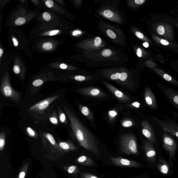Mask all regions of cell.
<instances>
[{"mask_svg":"<svg viewBox=\"0 0 178 178\" xmlns=\"http://www.w3.org/2000/svg\"><path fill=\"white\" fill-rule=\"evenodd\" d=\"M110 160L116 166L129 168H140L141 167L138 162L134 160L124 158L121 157H111Z\"/></svg>","mask_w":178,"mask_h":178,"instance_id":"30bf717a","label":"cell"},{"mask_svg":"<svg viewBox=\"0 0 178 178\" xmlns=\"http://www.w3.org/2000/svg\"><path fill=\"white\" fill-rule=\"evenodd\" d=\"M135 35L139 38L143 39L144 38L143 35L139 31H137L135 32Z\"/></svg>","mask_w":178,"mask_h":178,"instance_id":"ab89813d","label":"cell"},{"mask_svg":"<svg viewBox=\"0 0 178 178\" xmlns=\"http://www.w3.org/2000/svg\"><path fill=\"white\" fill-rule=\"evenodd\" d=\"M175 138L167 133L162 131V140L163 147L165 151L169 153V164L172 168L177 148V142Z\"/></svg>","mask_w":178,"mask_h":178,"instance_id":"5b68a950","label":"cell"},{"mask_svg":"<svg viewBox=\"0 0 178 178\" xmlns=\"http://www.w3.org/2000/svg\"><path fill=\"white\" fill-rule=\"evenodd\" d=\"M5 133L2 132L0 134V149H3L5 143Z\"/></svg>","mask_w":178,"mask_h":178,"instance_id":"e0dca14e","label":"cell"},{"mask_svg":"<svg viewBox=\"0 0 178 178\" xmlns=\"http://www.w3.org/2000/svg\"><path fill=\"white\" fill-rule=\"evenodd\" d=\"M119 147L121 151L127 155L139 154L136 138L132 134H125L120 137Z\"/></svg>","mask_w":178,"mask_h":178,"instance_id":"277c9868","label":"cell"},{"mask_svg":"<svg viewBox=\"0 0 178 178\" xmlns=\"http://www.w3.org/2000/svg\"><path fill=\"white\" fill-rule=\"evenodd\" d=\"M74 79L75 81L77 82H82L86 80V78L84 76L78 75V76H76L74 77Z\"/></svg>","mask_w":178,"mask_h":178,"instance_id":"1f68e13d","label":"cell"},{"mask_svg":"<svg viewBox=\"0 0 178 178\" xmlns=\"http://www.w3.org/2000/svg\"><path fill=\"white\" fill-rule=\"evenodd\" d=\"M157 31L158 34L160 35H163L165 33V28L163 26H160L158 27Z\"/></svg>","mask_w":178,"mask_h":178,"instance_id":"e575fe53","label":"cell"},{"mask_svg":"<svg viewBox=\"0 0 178 178\" xmlns=\"http://www.w3.org/2000/svg\"><path fill=\"white\" fill-rule=\"evenodd\" d=\"M42 48L45 50H49L51 49L53 47V45L50 42H45L42 45Z\"/></svg>","mask_w":178,"mask_h":178,"instance_id":"f546056e","label":"cell"},{"mask_svg":"<svg viewBox=\"0 0 178 178\" xmlns=\"http://www.w3.org/2000/svg\"><path fill=\"white\" fill-rule=\"evenodd\" d=\"M26 22V20L23 17H19L15 22V23L18 26L24 24Z\"/></svg>","mask_w":178,"mask_h":178,"instance_id":"4316f807","label":"cell"},{"mask_svg":"<svg viewBox=\"0 0 178 178\" xmlns=\"http://www.w3.org/2000/svg\"><path fill=\"white\" fill-rule=\"evenodd\" d=\"M143 147L145 157L148 161L152 164L157 162V152L154 145L148 140H144Z\"/></svg>","mask_w":178,"mask_h":178,"instance_id":"9c48e42d","label":"cell"},{"mask_svg":"<svg viewBox=\"0 0 178 178\" xmlns=\"http://www.w3.org/2000/svg\"><path fill=\"white\" fill-rule=\"evenodd\" d=\"M26 174L24 172H22L19 175V178H24Z\"/></svg>","mask_w":178,"mask_h":178,"instance_id":"7dc6e473","label":"cell"},{"mask_svg":"<svg viewBox=\"0 0 178 178\" xmlns=\"http://www.w3.org/2000/svg\"><path fill=\"white\" fill-rule=\"evenodd\" d=\"M59 145L62 149L67 150L71 148V145L67 142H61L59 143Z\"/></svg>","mask_w":178,"mask_h":178,"instance_id":"cb8c5ba5","label":"cell"},{"mask_svg":"<svg viewBox=\"0 0 178 178\" xmlns=\"http://www.w3.org/2000/svg\"><path fill=\"white\" fill-rule=\"evenodd\" d=\"M80 93L87 96L102 98L107 96V94L101 90L94 87L82 88L79 90Z\"/></svg>","mask_w":178,"mask_h":178,"instance_id":"7c38bea8","label":"cell"},{"mask_svg":"<svg viewBox=\"0 0 178 178\" xmlns=\"http://www.w3.org/2000/svg\"><path fill=\"white\" fill-rule=\"evenodd\" d=\"M170 166V164L162 158L159 159L157 165V169L162 174L166 175H169L170 174L171 171Z\"/></svg>","mask_w":178,"mask_h":178,"instance_id":"5bb4252c","label":"cell"},{"mask_svg":"<svg viewBox=\"0 0 178 178\" xmlns=\"http://www.w3.org/2000/svg\"><path fill=\"white\" fill-rule=\"evenodd\" d=\"M102 40L101 38L97 37L95 38L94 41V46L95 48H98L101 46Z\"/></svg>","mask_w":178,"mask_h":178,"instance_id":"ffe728a7","label":"cell"},{"mask_svg":"<svg viewBox=\"0 0 178 178\" xmlns=\"http://www.w3.org/2000/svg\"><path fill=\"white\" fill-rule=\"evenodd\" d=\"M142 133L145 138L155 146L159 138H162V131L153 116V121L143 120L141 123Z\"/></svg>","mask_w":178,"mask_h":178,"instance_id":"3957f363","label":"cell"},{"mask_svg":"<svg viewBox=\"0 0 178 178\" xmlns=\"http://www.w3.org/2000/svg\"><path fill=\"white\" fill-rule=\"evenodd\" d=\"M42 16H43L45 20L46 21H49L51 18V15H50L47 12L44 13L43 14H42Z\"/></svg>","mask_w":178,"mask_h":178,"instance_id":"d6a6232c","label":"cell"},{"mask_svg":"<svg viewBox=\"0 0 178 178\" xmlns=\"http://www.w3.org/2000/svg\"><path fill=\"white\" fill-rule=\"evenodd\" d=\"M133 125V122L129 120H124L122 123V126L125 128H128L131 127Z\"/></svg>","mask_w":178,"mask_h":178,"instance_id":"44dd1931","label":"cell"},{"mask_svg":"<svg viewBox=\"0 0 178 178\" xmlns=\"http://www.w3.org/2000/svg\"><path fill=\"white\" fill-rule=\"evenodd\" d=\"M64 109L69 120L72 131L80 144L88 151L99 156V143L96 138L82 123L73 112L67 107H64Z\"/></svg>","mask_w":178,"mask_h":178,"instance_id":"6da1fadb","label":"cell"},{"mask_svg":"<svg viewBox=\"0 0 178 178\" xmlns=\"http://www.w3.org/2000/svg\"><path fill=\"white\" fill-rule=\"evenodd\" d=\"M143 46L145 48H147L149 46V44L147 42H145L143 44Z\"/></svg>","mask_w":178,"mask_h":178,"instance_id":"c3c4849f","label":"cell"},{"mask_svg":"<svg viewBox=\"0 0 178 178\" xmlns=\"http://www.w3.org/2000/svg\"><path fill=\"white\" fill-rule=\"evenodd\" d=\"M60 96V95H57L42 100L29 107L27 109V111L34 112H39L43 111L58 99Z\"/></svg>","mask_w":178,"mask_h":178,"instance_id":"ba28073f","label":"cell"},{"mask_svg":"<svg viewBox=\"0 0 178 178\" xmlns=\"http://www.w3.org/2000/svg\"><path fill=\"white\" fill-rule=\"evenodd\" d=\"M118 114L117 112L114 110H110L108 112L109 118L111 119L114 118L117 116Z\"/></svg>","mask_w":178,"mask_h":178,"instance_id":"484cf974","label":"cell"},{"mask_svg":"<svg viewBox=\"0 0 178 178\" xmlns=\"http://www.w3.org/2000/svg\"><path fill=\"white\" fill-rule=\"evenodd\" d=\"M59 120L63 123H66L67 122L66 115L61 110H59Z\"/></svg>","mask_w":178,"mask_h":178,"instance_id":"ac0fdd59","label":"cell"},{"mask_svg":"<svg viewBox=\"0 0 178 178\" xmlns=\"http://www.w3.org/2000/svg\"><path fill=\"white\" fill-rule=\"evenodd\" d=\"M45 4L48 7L51 8L54 5V2L51 0H48L46 1Z\"/></svg>","mask_w":178,"mask_h":178,"instance_id":"d590c367","label":"cell"},{"mask_svg":"<svg viewBox=\"0 0 178 178\" xmlns=\"http://www.w3.org/2000/svg\"><path fill=\"white\" fill-rule=\"evenodd\" d=\"M82 33V32L79 30H76L73 32L72 35L73 36H77L78 35H81Z\"/></svg>","mask_w":178,"mask_h":178,"instance_id":"60d3db41","label":"cell"},{"mask_svg":"<svg viewBox=\"0 0 178 178\" xmlns=\"http://www.w3.org/2000/svg\"><path fill=\"white\" fill-rule=\"evenodd\" d=\"M112 52L111 50L109 49H105L102 52L101 54L104 57H108L111 56Z\"/></svg>","mask_w":178,"mask_h":178,"instance_id":"d4e9b609","label":"cell"},{"mask_svg":"<svg viewBox=\"0 0 178 178\" xmlns=\"http://www.w3.org/2000/svg\"><path fill=\"white\" fill-rule=\"evenodd\" d=\"M132 106L136 108H139L141 106V104L140 102L137 101L134 102L131 104Z\"/></svg>","mask_w":178,"mask_h":178,"instance_id":"74e56055","label":"cell"},{"mask_svg":"<svg viewBox=\"0 0 178 178\" xmlns=\"http://www.w3.org/2000/svg\"><path fill=\"white\" fill-rule=\"evenodd\" d=\"M103 14L104 16L108 18H111L114 16L113 13L109 10H105Z\"/></svg>","mask_w":178,"mask_h":178,"instance_id":"f1b7e54d","label":"cell"},{"mask_svg":"<svg viewBox=\"0 0 178 178\" xmlns=\"http://www.w3.org/2000/svg\"><path fill=\"white\" fill-rule=\"evenodd\" d=\"M60 32V31L58 30H53V31H50L44 33V35L49 36H54L58 34Z\"/></svg>","mask_w":178,"mask_h":178,"instance_id":"83f0119b","label":"cell"},{"mask_svg":"<svg viewBox=\"0 0 178 178\" xmlns=\"http://www.w3.org/2000/svg\"><path fill=\"white\" fill-rule=\"evenodd\" d=\"M160 42L162 44L165 45H168L169 44V42L166 40L162 39Z\"/></svg>","mask_w":178,"mask_h":178,"instance_id":"ee69618b","label":"cell"},{"mask_svg":"<svg viewBox=\"0 0 178 178\" xmlns=\"http://www.w3.org/2000/svg\"><path fill=\"white\" fill-rule=\"evenodd\" d=\"M78 162L79 164L86 166H91L94 164V162L91 158L83 155L77 159Z\"/></svg>","mask_w":178,"mask_h":178,"instance_id":"9a60e30c","label":"cell"},{"mask_svg":"<svg viewBox=\"0 0 178 178\" xmlns=\"http://www.w3.org/2000/svg\"><path fill=\"white\" fill-rule=\"evenodd\" d=\"M144 97L145 104L150 108L154 110L158 109L156 97L148 86L145 87Z\"/></svg>","mask_w":178,"mask_h":178,"instance_id":"8fae6325","label":"cell"},{"mask_svg":"<svg viewBox=\"0 0 178 178\" xmlns=\"http://www.w3.org/2000/svg\"><path fill=\"white\" fill-rule=\"evenodd\" d=\"M3 53V50L2 48L0 49V57H1Z\"/></svg>","mask_w":178,"mask_h":178,"instance_id":"681fc988","label":"cell"},{"mask_svg":"<svg viewBox=\"0 0 178 178\" xmlns=\"http://www.w3.org/2000/svg\"><path fill=\"white\" fill-rule=\"evenodd\" d=\"M13 71L15 74H19L20 71V69L19 66H17V65L13 67Z\"/></svg>","mask_w":178,"mask_h":178,"instance_id":"f35d334b","label":"cell"},{"mask_svg":"<svg viewBox=\"0 0 178 178\" xmlns=\"http://www.w3.org/2000/svg\"><path fill=\"white\" fill-rule=\"evenodd\" d=\"M145 2V0H135V3L139 5H141L144 3Z\"/></svg>","mask_w":178,"mask_h":178,"instance_id":"f6af8a7d","label":"cell"},{"mask_svg":"<svg viewBox=\"0 0 178 178\" xmlns=\"http://www.w3.org/2000/svg\"><path fill=\"white\" fill-rule=\"evenodd\" d=\"M107 35L110 38L114 39L116 38V34H115L113 31H112L111 30H107Z\"/></svg>","mask_w":178,"mask_h":178,"instance_id":"4dcf8cb0","label":"cell"},{"mask_svg":"<svg viewBox=\"0 0 178 178\" xmlns=\"http://www.w3.org/2000/svg\"><path fill=\"white\" fill-rule=\"evenodd\" d=\"M12 40L13 41L14 45L16 47L18 46L19 43L17 40L16 38H13Z\"/></svg>","mask_w":178,"mask_h":178,"instance_id":"7bdbcfd3","label":"cell"},{"mask_svg":"<svg viewBox=\"0 0 178 178\" xmlns=\"http://www.w3.org/2000/svg\"><path fill=\"white\" fill-rule=\"evenodd\" d=\"M44 81L41 79H37L32 82V85L35 87H38L42 86L43 84Z\"/></svg>","mask_w":178,"mask_h":178,"instance_id":"603a6c76","label":"cell"},{"mask_svg":"<svg viewBox=\"0 0 178 178\" xmlns=\"http://www.w3.org/2000/svg\"><path fill=\"white\" fill-rule=\"evenodd\" d=\"M67 66L66 64H62L60 65V67L62 69H66L67 68Z\"/></svg>","mask_w":178,"mask_h":178,"instance_id":"bcb514c9","label":"cell"},{"mask_svg":"<svg viewBox=\"0 0 178 178\" xmlns=\"http://www.w3.org/2000/svg\"><path fill=\"white\" fill-rule=\"evenodd\" d=\"M137 55L139 57H141L142 56V52L141 49L138 48L137 49Z\"/></svg>","mask_w":178,"mask_h":178,"instance_id":"b9f144b4","label":"cell"},{"mask_svg":"<svg viewBox=\"0 0 178 178\" xmlns=\"http://www.w3.org/2000/svg\"><path fill=\"white\" fill-rule=\"evenodd\" d=\"M26 131L27 133L30 136L34 137L37 136L36 132L31 127H27L26 129Z\"/></svg>","mask_w":178,"mask_h":178,"instance_id":"d6986e66","label":"cell"},{"mask_svg":"<svg viewBox=\"0 0 178 178\" xmlns=\"http://www.w3.org/2000/svg\"><path fill=\"white\" fill-rule=\"evenodd\" d=\"M49 120L50 122L53 124L57 125L58 124V119L56 117H49Z\"/></svg>","mask_w":178,"mask_h":178,"instance_id":"836d02e7","label":"cell"},{"mask_svg":"<svg viewBox=\"0 0 178 178\" xmlns=\"http://www.w3.org/2000/svg\"><path fill=\"white\" fill-rule=\"evenodd\" d=\"M77 169L76 166H70L68 169V172L69 174H72L74 173Z\"/></svg>","mask_w":178,"mask_h":178,"instance_id":"8d00e7d4","label":"cell"},{"mask_svg":"<svg viewBox=\"0 0 178 178\" xmlns=\"http://www.w3.org/2000/svg\"><path fill=\"white\" fill-rule=\"evenodd\" d=\"M82 178H99L95 175L88 173H82L81 174Z\"/></svg>","mask_w":178,"mask_h":178,"instance_id":"7402d4cb","label":"cell"},{"mask_svg":"<svg viewBox=\"0 0 178 178\" xmlns=\"http://www.w3.org/2000/svg\"><path fill=\"white\" fill-rule=\"evenodd\" d=\"M158 87L172 106L178 110V91L173 88L158 84Z\"/></svg>","mask_w":178,"mask_h":178,"instance_id":"52a82bcc","label":"cell"},{"mask_svg":"<svg viewBox=\"0 0 178 178\" xmlns=\"http://www.w3.org/2000/svg\"><path fill=\"white\" fill-rule=\"evenodd\" d=\"M1 92L4 96L9 98L16 103H18L21 101L20 94L13 89L8 78H5L2 80L1 84Z\"/></svg>","mask_w":178,"mask_h":178,"instance_id":"8992f818","label":"cell"},{"mask_svg":"<svg viewBox=\"0 0 178 178\" xmlns=\"http://www.w3.org/2000/svg\"><path fill=\"white\" fill-rule=\"evenodd\" d=\"M169 112L171 114L170 117L161 114L154 118L163 132L178 139V114L173 111Z\"/></svg>","mask_w":178,"mask_h":178,"instance_id":"7a4b0ae2","label":"cell"},{"mask_svg":"<svg viewBox=\"0 0 178 178\" xmlns=\"http://www.w3.org/2000/svg\"><path fill=\"white\" fill-rule=\"evenodd\" d=\"M80 110L82 114L89 118V120H93V116L91 113V110L86 106H81L80 107Z\"/></svg>","mask_w":178,"mask_h":178,"instance_id":"2e32d148","label":"cell"},{"mask_svg":"<svg viewBox=\"0 0 178 178\" xmlns=\"http://www.w3.org/2000/svg\"><path fill=\"white\" fill-rule=\"evenodd\" d=\"M104 84L109 91L112 93L119 101L127 103L131 101L132 99L131 97L125 94L111 85L106 82H104Z\"/></svg>","mask_w":178,"mask_h":178,"instance_id":"4fadbf2b","label":"cell"}]
</instances>
